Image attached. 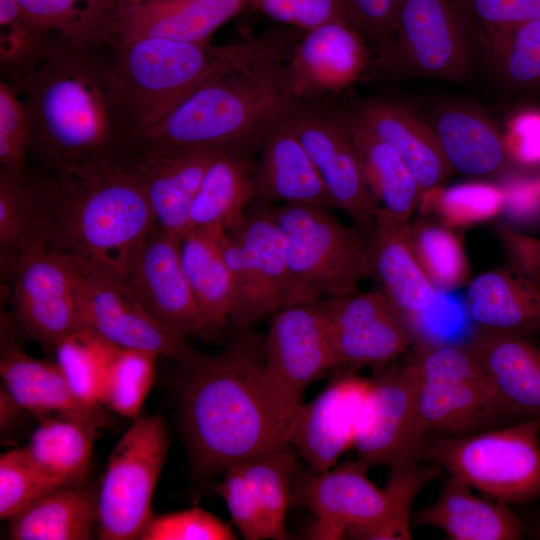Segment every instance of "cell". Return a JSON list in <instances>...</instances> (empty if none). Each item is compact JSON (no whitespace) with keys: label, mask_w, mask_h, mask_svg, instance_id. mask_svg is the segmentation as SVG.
Wrapping results in <instances>:
<instances>
[{"label":"cell","mask_w":540,"mask_h":540,"mask_svg":"<svg viewBox=\"0 0 540 540\" xmlns=\"http://www.w3.org/2000/svg\"><path fill=\"white\" fill-rule=\"evenodd\" d=\"M183 428L198 472L214 475L280 448L294 413L272 381L264 340L235 332L220 354L182 367Z\"/></svg>","instance_id":"6da1fadb"},{"label":"cell","mask_w":540,"mask_h":540,"mask_svg":"<svg viewBox=\"0 0 540 540\" xmlns=\"http://www.w3.org/2000/svg\"><path fill=\"white\" fill-rule=\"evenodd\" d=\"M33 245H42L124 279L155 220L135 178L114 157L25 173Z\"/></svg>","instance_id":"7a4b0ae2"},{"label":"cell","mask_w":540,"mask_h":540,"mask_svg":"<svg viewBox=\"0 0 540 540\" xmlns=\"http://www.w3.org/2000/svg\"><path fill=\"white\" fill-rule=\"evenodd\" d=\"M295 40L278 35L256 55L206 80L121 149H258L289 104L282 65Z\"/></svg>","instance_id":"3957f363"},{"label":"cell","mask_w":540,"mask_h":540,"mask_svg":"<svg viewBox=\"0 0 540 540\" xmlns=\"http://www.w3.org/2000/svg\"><path fill=\"white\" fill-rule=\"evenodd\" d=\"M97 46L56 40L22 92L31 127L29 157L38 167L79 165L118 151L108 97L110 60Z\"/></svg>","instance_id":"277c9868"},{"label":"cell","mask_w":540,"mask_h":540,"mask_svg":"<svg viewBox=\"0 0 540 540\" xmlns=\"http://www.w3.org/2000/svg\"><path fill=\"white\" fill-rule=\"evenodd\" d=\"M274 38L261 36L221 46L154 36L114 38L108 44L112 56L107 85L118 150L197 86L256 55Z\"/></svg>","instance_id":"5b68a950"},{"label":"cell","mask_w":540,"mask_h":540,"mask_svg":"<svg viewBox=\"0 0 540 540\" xmlns=\"http://www.w3.org/2000/svg\"><path fill=\"white\" fill-rule=\"evenodd\" d=\"M540 417L505 427L451 436H427V458L487 497L506 504L540 498Z\"/></svg>","instance_id":"8992f818"},{"label":"cell","mask_w":540,"mask_h":540,"mask_svg":"<svg viewBox=\"0 0 540 540\" xmlns=\"http://www.w3.org/2000/svg\"><path fill=\"white\" fill-rule=\"evenodd\" d=\"M282 231L297 303L355 293L371 278L369 248L358 228L339 221L329 208L269 206Z\"/></svg>","instance_id":"52a82bcc"},{"label":"cell","mask_w":540,"mask_h":540,"mask_svg":"<svg viewBox=\"0 0 540 540\" xmlns=\"http://www.w3.org/2000/svg\"><path fill=\"white\" fill-rule=\"evenodd\" d=\"M418 400L427 434L460 436L497 428L517 415L498 395L469 346L416 343Z\"/></svg>","instance_id":"ba28073f"},{"label":"cell","mask_w":540,"mask_h":540,"mask_svg":"<svg viewBox=\"0 0 540 540\" xmlns=\"http://www.w3.org/2000/svg\"><path fill=\"white\" fill-rule=\"evenodd\" d=\"M221 249L234 287V332L298 304L286 241L269 206L252 203L237 227L222 232Z\"/></svg>","instance_id":"9c48e42d"},{"label":"cell","mask_w":540,"mask_h":540,"mask_svg":"<svg viewBox=\"0 0 540 540\" xmlns=\"http://www.w3.org/2000/svg\"><path fill=\"white\" fill-rule=\"evenodd\" d=\"M169 448L158 415L138 417L112 450L97 494V525L104 540L141 539Z\"/></svg>","instance_id":"30bf717a"},{"label":"cell","mask_w":540,"mask_h":540,"mask_svg":"<svg viewBox=\"0 0 540 540\" xmlns=\"http://www.w3.org/2000/svg\"><path fill=\"white\" fill-rule=\"evenodd\" d=\"M470 23L457 0H402L394 39L378 63L398 75L464 82L473 69Z\"/></svg>","instance_id":"8fae6325"},{"label":"cell","mask_w":540,"mask_h":540,"mask_svg":"<svg viewBox=\"0 0 540 540\" xmlns=\"http://www.w3.org/2000/svg\"><path fill=\"white\" fill-rule=\"evenodd\" d=\"M357 460L324 472L298 469L291 504L316 516L311 539H344L347 532L382 518L398 524L410 521L411 504L397 485L387 480L379 488Z\"/></svg>","instance_id":"7c38bea8"},{"label":"cell","mask_w":540,"mask_h":540,"mask_svg":"<svg viewBox=\"0 0 540 540\" xmlns=\"http://www.w3.org/2000/svg\"><path fill=\"white\" fill-rule=\"evenodd\" d=\"M13 314L22 330L43 348L57 345L80 329L78 286L82 262L33 245L10 268Z\"/></svg>","instance_id":"4fadbf2b"},{"label":"cell","mask_w":540,"mask_h":540,"mask_svg":"<svg viewBox=\"0 0 540 540\" xmlns=\"http://www.w3.org/2000/svg\"><path fill=\"white\" fill-rule=\"evenodd\" d=\"M78 313L80 328L114 346L153 352L175 361L181 368L203 355L189 346L185 338L156 321L122 277L84 263L78 286Z\"/></svg>","instance_id":"5bb4252c"},{"label":"cell","mask_w":540,"mask_h":540,"mask_svg":"<svg viewBox=\"0 0 540 540\" xmlns=\"http://www.w3.org/2000/svg\"><path fill=\"white\" fill-rule=\"evenodd\" d=\"M377 373L371 378L353 444L357 461L367 469L419 459L427 438L414 364Z\"/></svg>","instance_id":"9a60e30c"},{"label":"cell","mask_w":540,"mask_h":540,"mask_svg":"<svg viewBox=\"0 0 540 540\" xmlns=\"http://www.w3.org/2000/svg\"><path fill=\"white\" fill-rule=\"evenodd\" d=\"M320 300L334 369L370 366L380 372L415 342L381 289Z\"/></svg>","instance_id":"2e32d148"},{"label":"cell","mask_w":540,"mask_h":540,"mask_svg":"<svg viewBox=\"0 0 540 540\" xmlns=\"http://www.w3.org/2000/svg\"><path fill=\"white\" fill-rule=\"evenodd\" d=\"M285 115L316 167L335 206L356 228H373L378 208L367 187L345 111L318 103H289Z\"/></svg>","instance_id":"e0dca14e"},{"label":"cell","mask_w":540,"mask_h":540,"mask_svg":"<svg viewBox=\"0 0 540 540\" xmlns=\"http://www.w3.org/2000/svg\"><path fill=\"white\" fill-rule=\"evenodd\" d=\"M365 37L349 22H329L302 31L282 65L289 103H318L355 84L370 63Z\"/></svg>","instance_id":"ac0fdd59"},{"label":"cell","mask_w":540,"mask_h":540,"mask_svg":"<svg viewBox=\"0 0 540 540\" xmlns=\"http://www.w3.org/2000/svg\"><path fill=\"white\" fill-rule=\"evenodd\" d=\"M181 238L155 224L124 280L143 308L165 328L183 338L209 339L182 266Z\"/></svg>","instance_id":"d6986e66"},{"label":"cell","mask_w":540,"mask_h":540,"mask_svg":"<svg viewBox=\"0 0 540 540\" xmlns=\"http://www.w3.org/2000/svg\"><path fill=\"white\" fill-rule=\"evenodd\" d=\"M264 360L280 395L295 411L308 385L334 369L321 300L287 306L272 315Z\"/></svg>","instance_id":"ffe728a7"},{"label":"cell","mask_w":540,"mask_h":540,"mask_svg":"<svg viewBox=\"0 0 540 540\" xmlns=\"http://www.w3.org/2000/svg\"><path fill=\"white\" fill-rule=\"evenodd\" d=\"M371 378L340 372L310 403L294 411L284 434L311 470L331 469L354 444Z\"/></svg>","instance_id":"44dd1931"},{"label":"cell","mask_w":540,"mask_h":540,"mask_svg":"<svg viewBox=\"0 0 540 540\" xmlns=\"http://www.w3.org/2000/svg\"><path fill=\"white\" fill-rule=\"evenodd\" d=\"M212 149H122L115 159L141 185L155 224L182 237L190 230L189 210L212 161Z\"/></svg>","instance_id":"7402d4cb"},{"label":"cell","mask_w":540,"mask_h":540,"mask_svg":"<svg viewBox=\"0 0 540 540\" xmlns=\"http://www.w3.org/2000/svg\"><path fill=\"white\" fill-rule=\"evenodd\" d=\"M369 248L371 278L411 327L415 336L438 291L421 268L411 245L409 223L378 207Z\"/></svg>","instance_id":"603a6c76"},{"label":"cell","mask_w":540,"mask_h":540,"mask_svg":"<svg viewBox=\"0 0 540 540\" xmlns=\"http://www.w3.org/2000/svg\"><path fill=\"white\" fill-rule=\"evenodd\" d=\"M254 190L252 203L262 206L336 207L285 111L267 129L258 147Z\"/></svg>","instance_id":"cb8c5ba5"},{"label":"cell","mask_w":540,"mask_h":540,"mask_svg":"<svg viewBox=\"0 0 540 540\" xmlns=\"http://www.w3.org/2000/svg\"><path fill=\"white\" fill-rule=\"evenodd\" d=\"M0 375L16 403L40 418L50 414L74 421L95 437L109 425L100 405L82 401L72 390L57 363L36 359L2 338Z\"/></svg>","instance_id":"d4e9b609"},{"label":"cell","mask_w":540,"mask_h":540,"mask_svg":"<svg viewBox=\"0 0 540 540\" xmlns=\"http://www.w3.org/2000/svg\"><path fill=\"white\" fill-rule=\"evenodd\" d=\"M245 6L246 0H118L110 42L120 36H154L209 43Z\"/></svg>","instance_id":"484cf974"},{"label":"cell","mask_w":540,"mask_h":540,"mask_svg":"<svg viewBox=\"0 0 540 540\" xmlns=\"http://www.w3.org/2000/svg\"><path fill=\"white\" fill-rule=\"evenodd\" d=\"M469 347L511 410L540 417V349L528 337L476 325Z\"/></svg>","instance_id":"4316f807"},{"label":"cell","mask_w":540,"mask_h":540,"mask_svg":"<svg viewBox=\"0 0 540 540\" xmlns=\"http://www.w3.org/2000/svg\"><path fill=\"white\" fill-rule=\"evenodd\" d=\"M466 307L478 326L540 337V283L511 262L474 278Z\"/></svg>","instance_id":"83f0119b"},{"label":"cell","mask_w":540,"mask_h":540,"mask_svg":"<svg viewBox=\"0 0 540 540\" xmlns=\"http://www.w3.org/2000/svg\"><path fill=\"white\" fill-rule=\"evenodd\" d=\"M431 125L453 172L476 177L494 175L511 162L504 136L476 107L443 104L435 110Z\"/></svg>","instance_id":"f1b7e54d"},{"label":"cell","mask_w":540,"mask_h":540,"mask_svg":"<svg viewBox=\"0 0 540 540\" xmlns=\"http://www.w3.org/2000/svg\"><path fill=\"white\" fill-rule=\"evenodd\" d=\"M418 525L440 529L452 540H515L523 526L508 504L481 497L449 475L437 499L416 515Z\"/></svg>","instance_id":"f546056e"},{"label":"cell","mask_w":540,"mask_h":540,"mask_svg":"<svg viewBox=\"0 0 540 540\" xmlns=\"http://www.w3.org/2000/svg\"><path fill=\"white\" fill-rule=\"evenodd\" d=\"M353 111L373 133L395 149L422 192L439 185L453 173L432 125L407 108L389 101L373 100Z\"/></svg>","instance_id":"4dcf8cb0"},{"label":"cell","mask_w":540,"mask_h":540,"mask_svg":"<svg viewBox=\"0 0 540 540\" xmlns=\"http://www.w3.org/2000/svg\"><path fill=\"white\" fill-rule=\"evenodd\" d=\"M256 150H226L212 161L190 206V230L230 231L240 224L254 200Z\"/></svg>","instance_id":"1f68e13d"},{"label":"cell","mask_w":540,"mask_h":540,"mask_svg":"<svg viewBox=\"0 0 540 540\" xmlns=\"http://www.w3.org/2000/svg\"><path fill=\"white\" fill-rule=\"evenodd\" d=\"M220 228L191 229L180 241L182 266L209 339L231 322L234 287L221 249Z\"/></svg>","instance_id":"d6a6232c"},{"label":"cell","mask_w":540,"mask_h":540,"mask_svg":"<svg viewBox=\"0 0 540 540\" xmlns=\"http://www.w3.org/2000/svg\"><path fill=\"white\" fill-rule=\"evenodd\" d=\"M345 115L372 198L378 207L408 222L422 194L416 178L395 149L353 110L345 111Z\"/></svg>","instance_id":"836d02e7"},{"label":"cell","mask_w":540,"mask_h":540,"mask_svg":"<svg viewBox=\"0 0 540 540\" xmlns=\"http://www.w3.org/2000/svg\"><path fill=\"white\" fill-rule=\"evenodd\" d=\"M14 540H87L97 524V496L77 486H62L10 519Z\"/></svg>","instance_id":"e575fe53"},{"label":"cell","mask_w":540,"mask_h":540,"mask_svg":"<svg viewBox=\"0 0 540 540\" xmlns=\"http://www.w3.org/2000/svg\"><path fill=\"white\" fill-rule=\"evenodd\" d=\"M478 33L485 65L500 87L510 92L540 90V17Z\"/></svg>","instance_id":"d590c367"},{"label":"cell","mask_w":540,"mask_h":540,"mask_svg":"<svg viewBox=\"0 0 540 540\" xmlns=\"http://www.w3.org/2000/svg\"><path fill=\"white\" fill-rule=\"evenodd\" d=\"M93 439L74 421L44 417L26 449L34 462L63 486H77L88 471Z\"/></svg>","instance_id":"8d00e7d4"},{"label":"cell","mask_w":540,"mask_h":540,"mask_svg":"<svg viewBox=\"0 0 540 540\" xmlns=\"http://www.w3.org/2000/svg\"><path fill=\"white\" fill-rule=\"evenodd\" d=\"M1 81L22 93L53 45L50 31L31 22L15 0H0Z\"/></svg>","instance_id":"74e56055"},{"label":"cell","mask_w":540,"mask_h":540,"mask_svg":"<svg viewBox=\"0 0 540 540\" xmlns=\"http://www.w3.org/2000/svg\"><path fill=\"white\" fill-rule=\"evenodd\" d=\"M296 450L286 444L258 457L239 462L260 504L268 538L284 540L286 513L298 471Z\"/></svg>","instance_id":"f35d334b"},{"label":"cell","mask_w":540,"mask_h":540,"mask_svg":"<svg viewBox=\"0 0 540 540\" xmlns=\"http://www.w3.org/2000/svg\"><path fill=\"white\" fill-rule=\"evenodd\" d=\"M34 24L69 40L107 44L112 9L93 0H15Z\"/></svg>","instance_id":"ab89813d"},{"label":"cell","mask_w":540,"mask_h":540,"mask_svg":"<svg viewBox=\"0 0 540 540\" xmlns=\"http://www.w3.org/2000/svg\"><path fill=\"white\" fill-rule=\"evenodd\" d=\"M409 233L414 254L438 292L454 290L468 280L469 262L454 228L421 220L409 224Z\"/></svg>","instance_id":"60d3db41"},{"label":"cell","mask_w":540,"mask_h":540,"mask_svg":"<svg viewBox=\"0 0 540 540\" xmlns=\"http://www.w3.org/2000/svg\"><path fill=\"white\" fill-rule=\"evenodd\" d=\"M116 347L85 328L74 331L57 345L56 363L82 401L102 403L104 382Z\"/></svg>","instance_id":"b9f144b4"},{"label":"cell","mask_w":540,"mask_h":540,"mask_svg":"<svg viewBox=\"0 0 540 540\" xmlns=\"http://www.w3.org/2000/svg\"><path fill=\"white\" fill-rule=\"evenodd\" d=\"M505 191L497 186L468 183L424 190L418 207L423 214H435L451 228H464L485 222L503 211Z\"/></svg>","instance_id":"7bdbcfd3"},{"label":"cell","mask_w":540,"mask_h":540,"mask_svg":"<svg viewBox=\"0 0 540 540\" xmlns=\"http://www.w3.org/2000/svg\"><path fill=\"white\" fill-rule=\"evenodd\" d=\"M158 357L149 351L116 347L108 366L101 404L120 416L137 419L153 385Z\"/></svg>","instance_id":"ee69618b"},{"label":"cell","mask_w":540,"mask_h":540,"mask_svg":"<svg viewBox=\"0 0 540 540\" xmlns=\"http://www.w3.org/2000/svg\"><path fill=\"white\" fill-rule=\"evenodd\" d=\"M62 486L34 462L26 447L2 453L0 456L1 519H10Z\"/></svg>","instance_id":"f6af8a7d"},{"label":"cell","mask_w":540,"mask_h":540,"mask_svg":"<svg viewBox=\"0 0 540 540\" xmlns=\"http://www.w3.org/2000/svg\"><path fill=\"white\" fill-rule=\"evenodd\" d=\"M34 215L29 189L23 178L0 173V248L2 264L11 268L33 243Z\"/></svg>","instance_id":"bcb514c9"},{"label":"cell","mask_w":540,"mask_h":540,"mask_svg":"<svg viewBox=\"0 0 540 540\" xmlns=\"http://www.w3.org/2000/svg\"><path fill=\"white\" fill-rule=\"evenodd\" d=\"M31 127L17 90L0 81V173L23 178L29 157Z\"/></svg>","instance_id":"7dc6e473"},{"label":"cell","mask_w":540,"mask_h":540,"mask_svg":"<svg viewBox=\"0 0 540 540\" xmlns=\"http://www.w3.org/2000/svg\"><path fill=\"white\" fill-rule=\"evenodd\" d=\"M229 525L210 512L193 507L153 517L141 540H231Z\"/></svg>","instance_id":"c3c4849f"},{"label":"cell","mask_w":540,"mask_h":540,"mask_svg":"<svg viewBox=\"0 0 540 540\" xmlns=\"http://www.w3.org/2000/svg\"><path fill=\"white\" fill-rule=\"evenodd\" d=\"M214 490L223 498L245 539H269L260 504L239 463L224 471L222 482Z\"/></svg>","instance_id":"681fc988"},{"label":"cell","mask_w":540,"mask_h":540,"mask_svg":"<svg viewBox=\"0 0 540 540\" xmlns=\"http://www.w3.org/2000/svg\"><path fill=\"white\" fill-rule=\"evenodd\" d=\"M401 1L342 0L349 22L365 37L377 61L392 44Z\"/></svg>","instance_id":"f907efd6"},{"label":"cell","mask_w":540,"mask_h":540,"mask_svg":"<svg viewBox=\"0 0 540 540\" xmlns=\"http://www.w3.org/2000/svg\"><path fill=\"white\" fill-rule=\"evenodd\" d=\"M246 1L247 5L252 6L268 18L300 31H307L334 21L349 22L342 0Z\"/></svg>","instance_id":"816d5d0a"},{"label":"cell","mask_w":540,"mask_h":540,"mask_svg":"<svg viewBox=\"0 0 540 540\" xmlns=\"http://www.w3.org/2000/svg\"><path fill=\"white\" fill-rule=\"evenodd\" d=\"M478 32L502 30L540 17V0H457Z\"/></svg>","instance_id":"f5cc1de1"},{"label":"cell","mask_w":540,"mask_h":540,"mask_svg":"<svg viewBox=\"0 0 540 540\" xmlns=\"http://www.w3.org/2000/svg\"><path fill=\"white\" fill-rule=\"evenodd\" d=\"M511 162L521 166H540V112L525 111L513 120L504 136Z\"/></svg>","instance_id":"db71d44e"},{"label":"cell","mask_w":540,"mask_h":540,"mask_svg":"<svg viewBox=\"0 0 540 540\" xmlns=\"http://www.w3.org/2000/svg\"><path fill=\"white\" fill-rule=\"evenodd\" d=\"M495 230L509 262L540 283V240L505 223Z\"/></svg>","instance_id":"11a10c76"},{"label":"cell","mask_w":540,"mask_h":540,"mask_svg":"<svg viewBox=\"0 0 540 540\" xmlns=\"http://www.w3.org/2000/svg\"><path fill=\"white\" fill-rule=\"evenodd\" d=\"M504 191L503 210L510 218L529 221L540 215V193L534 181L516 183Z\"/></svg>","instance_id":"9f6ffc18"},{"label":"cell","mask_w":540,"mask_h":540,"mask_svg":"<svg viewBox=\"0 0 540 540\" xmlns=\"http://www.w3.org/2000/svg\"><path fill=\"white\" fill-rule=\"evenodd\" d=\"M95 2L101 3L103 5H106L108 7L113 8V0H93Z\"/></svg>","instance_id":"6f0895ef"},{"label":"cell","mask_w":540,"mask_h":540,"mask_svg":"<svg viewBox=\"0 0 540 540\" xmlns=\"http://www.w3.org/2000/svg\"><path fill=\"white\" fill-rule=\"evenodd\" d=\"M535 184H536V187L540 193V174L538 175V177L534 180Z\"/></svg>","instance_id":"680465c9"},{"label":"cell","mask_w":540,"mask_h":540,"mask_svg":"<svg viewBox=\"0 0 540 540\" xmlns=\"http://www.w3.org/2000/svg\"><path fill=\"white\" fill-rule=\"evenodd\" d=\"M535 536H536V538H539V539H540V526H539V528L537 529V532L535 533Z\"/></svg>","instance_id":"91938a15"},{"label":"cell","mask_w":540,"mask_h":540,"mask_svg":"<svg viewBox=\"0 0 540 540\" xmlns=\"http://www.w3.org/2000/svg\"><path fill=\"white\" fill-rule=\"evenodd\" d=\"M113 1H116V0H113Z\"/></svg>","instance_id":"94428289"}]
</instances>
